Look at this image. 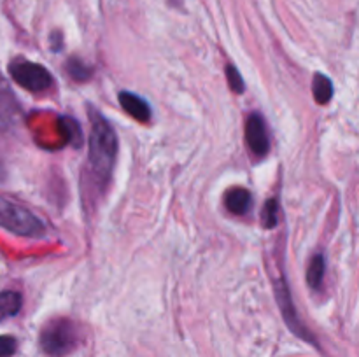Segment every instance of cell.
<instances>
[{
  "instance_id": "obj_1",
  "label": "cell",
  "mask_w": 359,
  "mask_h": 357,
  "mask_svg": "<svg viewBox=\"0 0 359 357\" xmlns=\"http://www.w3.org/2000/svg\"><path fill=\"white\" fill-rule=\"evenodd\" d=\"M91 122L90 133V153H88V164L91 175L100 188H104L111 178L114 170L116 158H118V136L111 122L100 114L95 107L88 108Z\"/></svg>"
},
{
  "instance_id": "obj_2",
  "label": "cell",
  "mask_w": 359,
  "mask_h": 357,
  "mask_svg": "<svg viewBox=\"0 0 359 357\" xmlns=\"http://www.w3.org/2000/svg\"><path fill=\"white\" fill-rule=\"evenodd\" d=\"M79 326L70 318H53L42 328L41 346L48 356L65 357L79 346Z\"/></svg>"
},
{
  "instance_id": "obj_3",
  "label": "cell",
  "mask_w": 359,
  "mask_h": 357,
  "mask_svg": "<svg viewBox=\"0 0 359 357\" xmlns=\"http://www.w3.org/2000/svg\"><path fill=\"white\" fill-rule=\"evenodd\" d=\"M0 227L18 237L41 238L46 234L44 223L35 214L4 196H0Z\"/></svg>"
},
{
  "instance_id": "obj_4",
  "label": "cell",
  "mask_w": 359,
  "mask_h": 357,
  "mask_svg": "<svg viewBox=\"0 0 359 357\" xmlns=\"http://www.w3.org/2000/svg\"><path fill=\"white\" fill-rule=\"evenodd\" d=\"M9 72L11 77L16 80V84H20L25 90L32 91V93H42L48 88H51L53 84V77L46 70V66L23 58L11 63Z\"/></svg>"
},
{
  "instance_id": "obj_5",
  "label": "cell",
  "mask_w": 359,
  "mask_h": 357,
  "mask_svg": "<svg viewBox=\"0 0 359 357\" xmlns=\"http://www.w3.org/2000/svg\"><path fill=\"white\" fill-rule=\"evenodd\" d=\"M276 296H277V301H279V304H280V310H283L284 318H286L287 328H290L294 335L300 336L302 340H305V342L316 343L314 336L311 335V331H307V328H305V326L302 324L300 318H298L297 310H294L293 300H291V293H290V289H287V284L283 276H280L276 284Z\"/></svg>"
},
{
  "instance_id": "obj_6",
  "label": "cell",
  "mask_w": 359,
  "mask_h": 357,
  "mask_svg": "<svg viewBox=\"0 0 359 357\" xmlns=\"http://www.w3.org/2000/svg\"><path fill=\"white\" fill-rule=\"evenodd\" d=\"M245 142H248L249 149L256 154V156H266L270 150V139L269 132H266L265 119L258 112L249 114L248 121H245Z\"/></svg>"
},
{
  "instance_id": "obj_7",
  "label": "cell",
  "mask_w": 359,
  "mask_h": 357,
  "mask_svg": "<svg viewBox=\"0 0 359 357\" xmlns=\"http://www.w3.org/2000/svg\"><path fill=\"white\" fill-rule=\"evenodd\" d=\"M119 104L125 108L126 114L132 115L133 119L140 122H147L151 119V107L142 97H139L137 93L132 91H121L119 93Z\"/></svg>"
},
{
  "instance_id": "obj_8",
  "label": "cell",
  "mask_w": 359,
  "mask_h": 357,
  "mask_svg": "<svg viewBox=\"0 0 359 357\" xmlns=\"http://www.w3.org/2000/svg\"><path fill=\"white\" fill-rule=\"evenodd\" d=\"M224 205L235 216H244L252 206V195L245 188H231L224 195Z\"/></svg>"
},
{
  "instance_id": "obj_9",
  "label": "cell",
  "mask_w": 359,
  "mask_h": 357,
  "mask_svg": "<svg viewBox=\"0 0 359 357\" xmlns=\"http://www.w3.org/2000/svg\"><path fill=\"white\" fill-rule=\"evenodd\" d=\"M21 303H23L21 294L16 293V290H4V293H0V322L20 314Z\"/></svg>"
},
{
  "instance_id": "obj_10",
  "label": "cell",
  "mask_w": 359,
  "mask_h": 357,
  "mask_svg": "<svg viewBox=\"0 0 359 357\" xmlns=\"http://www.w3.org/2000/svg\"><path fill=\"white\" fill-rule=\"evenodd\" d=\"M312 94L319 105H326L333 98V83L325 74H316L312 80Z\"/></svg>"
},
{
  "instance_id": "obj_11",
  "label": "cell",
  "mask_w": 359,
  "mask_h": 357,
  "mask_svg": "<svg viewBox=\"0 0 359 357\" xmlns=\"http://www.w3.org/2000/svg\"><path fill=\"white\" fill-rule=\"evenodd\" d=\"M326 272V262L325 255L316 254L314 258L311 259V265L307 268V284L312 287V289H319L323 284V279H325Z\"/></svg>"
},
{
  "instance_id": "obj_12",
  "label": "cell",
  "mask_w": 359,
  "mask_h": 357,
  "mask_svg": "<svg viewBox=\"0 0 359 357\" xmlns=\"http://www.w3.org/2000/svg\"><path fill=\"white\" fill-rule=\"evenodd\" d=\"M67 72H69V76L72 77L74 80H88L91 77V74H93V69H91V65H88V63H84L81 58H70L69 62H67L65 65Z\"/></svg>"
},
{
  "instance_id": "obj_13",
  "label": "cell",
  "mask_w": 359,
  "mask_h": 357,
  "mask_svg": "<svg viewBox=\"0 0 359 357\" xmlns=\"http://www.w3.org/2000/svg\"><path fill=\"white\" fill-rule=\"evenodd\" d=\"M263 224L265 227H276L277 226V219H279V202L277 198H270L269 202L265 203V209H263Z\"/></svg>"
},
{
  "instance_id": "obj_14",
  "label": "cell",
  "mask_w": 359,
  "mask_h": 357,
  "mask_svg": "<svg viewBox=\"0 0 359 357\" xmlns=\"http://www.w3.org/2000/svg\"><path fill=\"white\" fill-rule=\"evenodd\" d=\"M226 79H228V86H230L235 93H238V94L244 93L245 91L244 79H242V76H241V72L237 70V66L231 65V63L226 66Z\"/></svg>"
},
{
  "instance_id": "obj_15",
  "label": "cell",
  "mask_w": 359,
  "mask_h": 357,
  "mask_svg": "<svg viewBox=\"0 0 359 357\" xmlns=\"http://www.w3.org/2000/svg\"><path fill=\"white\" fill-rule=\"evenodd\" d=\"M60 126H65V136L72 140L74 146L81 144V128L72 118H60Z\"/></svg>"
},
{
  "instance_id": "obj_16",
  "label": "cell",
  "mask_w": 359,
  "mask_h": 357,
  "mask_svg": "<svg viewBox=\"0 0 359 357\" xmlns=\"http://www.w3.org/2000/svg\"><path fill=\"white\" fill-rule=\"evenodd\" d=\"M18 350L14 336H0V357H13Z\"/></svg>"
},
{
  "instance_id": "obj_17",
  "label": "cell",
  "mask_w": 359,
  "mask_h": 357,
  "mask_svg": "<svg viewBox=\"0 0 359 357\" xmlns=\"http://www.w3.org/2000/svg\"><path fill=\"white\" fill-rule=\"evenodd\" d=\"M51 42L53 49H55V51H60V49H62V34H60V31H55V34L51 35Z\"/></svg>"
}]
</instances>
